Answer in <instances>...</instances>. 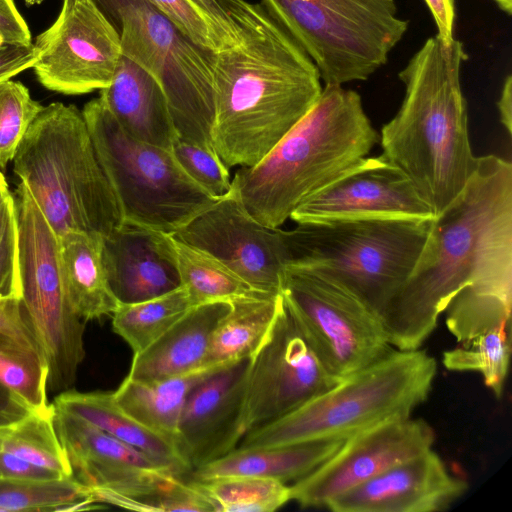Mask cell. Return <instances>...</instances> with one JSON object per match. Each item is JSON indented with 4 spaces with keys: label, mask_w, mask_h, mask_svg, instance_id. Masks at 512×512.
Segmentation results:
<instances>
[{
    "label": "cell",
    "mask_w": 512,
    "mask_h": 512,
    "mask_svg": "<svg viewBox=\"0 0 512 512\" xmlns=\"http://www.w3.org/2000/svg\"><path fill=\"white\" fill-rule=\"evenodd\" d=\"M465 287L512 300V164L495 155L478 157L463 191L433 218L410 277L381 315L390 345L418 349Z\"/></svg>",
    "instance_id": "cell-1"
},
{
    "label": "cell",
    "mask_w": 512,
    "mask_h": 512,
    "mask_svg": "<svg viewBox=\"0 0 512 512\" xmlns=\"http://www.w3.org/2000/svg\"><path fill=\"white\" fill-rule=\"evenodd\" d=\"M226 1L238 41L214 53L212 144L228 168L250 167L309 112L323 86L313 61L261 3Z\"/></svg>",
    "instance_id": "cell-2"
},
{
    "label": "cell",
    "mask_w": 512,
    "mask_h": 512,
    "mask_svg": "<svg viewBox=\"0 0 512 512\" xmlns=\"http://www.w3.org/2000/svg\"><path fill=\"white\" fill-rule=\"evenodd\" d=\"M461 41L428 38L399 71L405 94L381 130L382 155L414 184L434 216L463 191L477 167L468 134Z\"/></svg>",
    "instance_id": "cell-3"
},
{
    "label": "cell",
    "mask_w": 512,
    "mask_h": 512,
    "mask_svg": "<svg viewBox=\"0 0 512 512\" xmlns=\"http://www.w3.org/2000/svg\"><path fill=\"white\" fill-rule=\"evenodd\" d=\"M380 140L361 96L324 85L309 112L257 164L232 179L249 214L280 227L306 199L359 165Z\"/></svg>",
    "instance_id": "cell-4"
},
{
    "label": "cell",
    "mask_w": 512,
    "mask_h": 512,
    "mask_svg": "<svg viewBox=\"0 0 512 512\" xmlns=\"http://www.w3.org/2000/svg\"><path fill=\"white\" fill-rule=\"evenodd\" d=\"M21 179L59 236L84 231L105 236L123 224L82 111L51 103L36 116L14 156Z\"/></svg>",
    "instance_id": "cell-5"
},
{
    "label": "cell",
    "mask_w": 512,
    "mask_h": 512,
    "mask_svg": "<svg viewBox=\"0 0 512 512\" xmlns=\"http://www.w3.org/2000/svg\"><path fill=\"white\" fill-rule=\"evenodd\" d=\"M437 371L426 351L393 349L290 413L250 430L238 447H273L346 439L410 417L429 396Z\"/></svg>",
    "instance_id": "cell-6"
},
{
    "label": "cell",
    "mask_w": 512,
    "mask_h": 512,
    "mask_svg": "<svg viewBox=\"0 0 512 512\" xmlns=\"http://www.w3.org/2000/svg\"><path fill=\"white\" fill-rule=\"evenodd\" d=\"M433 219L355 218L286 230L288 266L327 277L380 318L410 277Z\"/></svg>",
    "instance_id": "cell-7"
},
{
    "label": "cell",
    "mask_w": 512,
    "mask_h": 512,
    "mask_svg": "<svg viewBox=\"0 0 512 512\" xmlns=\"http://www.w3.org/2000/svg\"><path fill=\"white\" fill-rule=\"evenodd\" d=\"M91 1L118 33L122 55L160 84L178 137L214 150V53L190 41L149 0Z\"/></svg>",
    "instance_id": "cell-8"
},
{
    "label": "cell",
    "mask_w": 512,
    "mask_h": 512,
    "mask_svg": "<svg viewBox=\"0 0 512 512\" xmlns=\"http://www.w3.org/2000/svg\"><path fill=\"white\" fill-rule=\"evenodd\" d=\"M82 113L124 224L173 234L217 201L186 174L171 150L128 135L100 97Z\"/></svg>",
    "instance_id": "cell-9"
},
{
    "label": "cell",
    "mask_w": 512,
    "mask_h": 512,
    "mask_svg": "<svg viewBox=\"0 0 512 512\" xmlns=\"http://www.w3.org/2000/svg\"><path fill=\"white\" fill-rule=\"evenodd\" d=\"M317 67L324 85L367 80L388 61L408 21L394 0H261Z\"/></svg>",
    "instance_id": "cell-10"
},
{
    "label": "cell",
    "mask_w": 512,
    "mask_h": 512,
    "mask_svg": "<svg viewBox=\"0 0 512 512\" xmlns=\"http://www.w3.org/2000/svg\"><path fill=\"white\" fill-rule=\"evenodd\" d=\"M13 197L20 301L48 365V391L61 393L72 388L85 357V321L75 314L66 293L58 235L23 182Z\"/></svg>",
    "instance_id": "cell-11"
},
{
    "label": "cell",
    "mask_w": 512,
    "mask_h": 512,
    "mask_svg": "<svg viewBox=\"0 0 512 512\" xmlns=\"http://www.w3.org/2000/svg\"><path fill=\"white\" fill-rule=\"evenodd\" d=\"M281 294L313 351L328 371L340 379L394 349L381 318L357 296L327 277L287 266Z\"/></svg>",
    "instance_id": "cell-12"
},
{
    "label": "cell",
    "mask_w": 512,
    "mask_h": 512,
    "mask_svg": "<svg viewBox=\"0 0 512 512\" xmlns=\"http://www.w3.org/2000/svg\"><path fill=\"white\" fill-rule=\"evenodd\" d=\"M341 380L320 361L283 300L270 335L249 361L241 416L244 435L290 413Z\"/></svg>",
    "instance_id": "cell-13"
},
{
    "label": "cell",
    "mask_w": 512,
    "mask_h": 512,
    "mask_svg": "<svg viewBox=\"0 0 512 512\" xmlns=\"http://www.w3.org/2000/svg\"><path fill=\"white\" fill-rule=\"evenodd\" d=\"M34 45L38 81L66 95L109 86L122 55L118 33L91 0H63L57 19Z\"/></svg>",
    "instance_id": "cell-14"
},
{
    "label": "cell",
    "mask_w": 512,
    "mask_h": 512,
    "mask_svg": "<svg viewBox=\"0 0 512 512\" xmlns=\"http://www.w3.org/2000/svg\"><path fill=\"white\" fill-rule=\"evenodd\" d=\"M54 425L73 478L97 503L133 507L155 494L172 474L170 464L128 445L53 405Z\"/></svg>",
    "instance_id": "cell-15"
},
{
    "label": "cell",
    "mask_w": 512,
    "mask_h": 512,
    "mask_svg": "<svg viewBox=\"0 0 512 512\" xmlns=\"http://www.w3.org/2000/svg\"><path fill=\"white\" fill-rule=\"evenodd\" d=\"M172 236L213 255L254 290L281 294L290 262L286 230L254 219L233 184L228 194Z\"/></svg>",
    "instance_id": "cell-16"
},
{
    "label": "cell",
    "mask_w": 512,
    "mask_h": 512,
    "mask_svg": "<svg viewBox=\"0 0 512 512\" xmlns=\"http://www.w3.org/2000/svg\"><path fill=\"white\" fill-rule=\"evenodd\" d=\"M433 428L423 419L388 421L345 439L320 466L290 486L301 507H325L340 494L432 448Z\"/></svg>",
    "instance_id": "cell-17"
},
{
    "label": "cell",
    "mask_w": 512,
    "mask_h": 512,
    "mask_svg": "<svg viewBox=\"0 0 512 512\" xmlns=\"http://www.w3.org/2000/svg\"><path fill=\"white\" fill-rule=\"evenodd\" d=\"M412 181L384 155L359 165L299 205L297 224L355 218L433 219Z\"/></svg>",
    "instance_id": "cell-18"
},
{
    "label": "cell",
    "mask_w": 512,
    "mask_h": 512,
    "mask_svg": "<svg viewBox=\"0 0 512 512\" xmlns=\"http://www.w3.org/2000/svg\"><path fill=\"white\" fill-rule=\"evenodd\" d=\"M249 361L217 370L189 393L179 419L177 445L191 471L226 455L244 437L241 416Z\"/></svg>",
    "instance_id": "cell-19"
},
{
    "label": "cell",
    "mask_w": 512,
    "mask_h": 512,
    "mask_svg": "<svg viewBox=\"0 0 512 512\" xmlns=\"http://www.w3.org/2000/svg\"><path fill=\"white\" fill-rule=\"evenodd\" d=\"M429 449L327 502L334 512H435L446 509L467 489Z\"/></svg>",
    "instance_id": "cell-20"
},
{
    "label": "cell",
    "mask_w": 512,
    "mask_h": 512,
    "mask_svg": "<svg viewBox=\"0 0 512 512\" xmlns=\"http://www.w3.org/2000/svg\"><path fill=\"white\" fill-rule=\"evenodd\" d=\"M102 259L120 304L149 300L181 287L172 234L123 223L102 237Z\"/></svg>",
    "instance_id": "cell-21"
},
{
    "label": "cell",
    "mask_w": 512,
    "mask_h": 512,
    "mask_svg": "<svg viewBox=\"0 0 512 512\" xmlns=\"http://www.w3.org/2000/svg\"><path fill=\"white\" fill-rule=\"evenodd\" d=\"M99 97L128 135L171 150L178 135L168 103L158 81L145 69L121 55L111 83Z\"/></svg>",
    "instance_id": "cell-22"
},
{
    "label": "cell",
    "mask_w": 512,
    "mask_h": 512,
    "mask_svg": "<svg viewBox=\"0 0 512 512\" xmlns=\"http://www.w3.org/2000/svg\"><path fill=\"white\" fill-rule=\"evenodd\" d=\"M229 309V301L191 307L151 345L134 354L127 377L156 381L206 367L212 333Z\"/></svg>",
    "instance_id": "cell-23"
},
{
    "label": "cell",
    "mask_w": 512,
    "mask_h": 512,
    "mask_svg": "<svg viewBox=\"0 0 512 512\" xmlns=\"http://www.w3.org/2000/svg\"><path fill=\"white\" fill-rule=\"evenodd\" d=\"M345 439L332 438L273 447H236L191 471L192 480L256 476L286 483L306 476L334 455Z\"/></svg>",
    "instance_id": "cell-24"
},
{
    "label": "cell",
    "mask_w": 512,
    "mask_h": 512,
    "mask_svg": "<svg viewBox=\"0 0 512 512\" xmlns=\"http://www.w3.org/2000/svg\"><path fill=\"white\" fill-rule=\"evenodd\" d=\"M102 237L84 231L59 236L66 293L73 311L84 321L112 315L120 305L106 276Z\"/></svg>",
    "instance_id": "cell-25"
},
{
    "label": "cell",
    "mask_w": 512,
    "mask_h": 512,
    "mask_svg": "<svg viewBox=\"0 0 512 512\" xmlns=\"http://www.w3.org/2000/svg\"><path fill=\"white\" fill-rule=\"evenodd\" d=\"M52 404L149 456L172 465L181 475L191 471L177 445L147 429L126 413L117 404L112 392L69 389L59 393Z\"/></svg>",
    "instance_id": "cell-26"
},
{
    "label": "cell",
    "mask_w": 512,
    "mask_h": 512,
    "mask_svg": "<svg viewBox=\"0 0 512 512\" xmlns=\"http://www.w3.org/2000/svg\"><path fill=\"white\" fill-rule=\"evenodd\" d=\"M282 307V294L253 292L231 300L212 333L204 366H225L254 356Z\"/></svg>",
    "instance_id": "cell-27"
},
{
    "label": "cell",
    "mask_w": 512,
    "mask_h": 512,
    "mask_svg": "<svg viewBox=\"0 0 512 512\" xmlns=\"http://www.w3.org/2000/svg\"><path fill=\"white\" fill-rule=\"evenodd\" d=\"M225 366H206L185 375L156 381L126 377L112 393L126 413L147 429L177 445L179 419L189 393Z\"/></svg>",
    "instance_id": "cell-28"
},
{
    "label": "cell",
    "mask_w": 512,
    "mask_h": 512,
    "mask_svg": "<svg viewBox=\"0 0 512 512\" xmlns=\"http://www.w3.org/2000/svg\"><path fill=\"white\" fill-rule=\"evenodd\" d=\"M190 41L218 53L238 41V24L226 0H149Z\"/></svg>",
    "instance_id": "cell-29"
},
{
    "label": "cell",
    "mask_w": 512,
    "mask_h": 512,
    "mask_svg": "<svg viewBox=\"0 0 512 512\" xmlns=\"http://www.w3.org/2000/svg\"><path fill=\"white\" fill-rule=\"evenodd\" d=\"M174 247L181 286L186 290L192 306L216 301L230 302L258 292L208 252L175 238Z\"/></svg>",
    "instance_id": "cell-30"
},
{
    "label": "cell",
    "mask_w": 512,
    "mask_h": 512,
    "mask_svg": "<svg viewBox=\"0 0 512 512\" xmlns=\"http://www.w3.org/2000/svg\"><path fill=\"white\" fill-rule=\"evenodd\" d=\"M53 414L52 404L48 410H31L22 418L0 426V448L65 478H73Z\"/></svg>",
    "instance_id": "cell-31"
},
{
    "label": "cell",
    "mask_w": 512,
    "mask_h": 512,
    "mask_svg": "<svg viewBox=\"0 0 512 512\" xmlns=\"http://www.w3.org/2000/svg\"><path fill=\"white\" fill-rule=\"evenodd\" d=\"M191 307L184 287L131 304H120L112 314L113 331L137 354L168 330Z\"/></svg>",
    "instance_id": "cell-32"
},
{
    "label": "cell",
    "mask_w": 512,
    "mask_h": 512,
    "mask_svg": "<svg viewBox=\"0 0 512 512\" xmlns=\"http://www.w3.org/2000/svg\"><path fill=\"white\" fill-rule=\"evenodd\" d=\"M511 322L489 330L443 353L450 371L478 372L496 397L503 392L511 355Z\"/></svg>",
    "instance_id": "cell-33"
},
{
    "label": "cell",
    "mask_w": 512,
    "mask_h": 512,
    "mask_svg": "<svg viewBox=\"0 0 512 512\" xmlns=\"http://www.w3.org/2000/svg\"><path fill=\"white\" fill-rule=\"evenodd\" d=\"M215 512H273L291 500L290 486L256 476H229L194 481Z\"/></svg>",
    "instance_id": "cell-34"
},
{
    "label": "cell",
    "mask_w": 512,
    "mask_h": 512,
    "mask_svg": "<svg viewBox=\"0 0 512 512\" xmlns=\"http://www.w3.org/2000/svg\"><path fill=\"white\" fill-rule=\"evenodd\" d=\"M90 490L74 478L46 482L0 479V511H77L95 504Z\"/></svg>",
    "instance_id": "cell-35"
},
{
    "label": "cell",
    "mask_w": 512,
    "mask_h": 512,
    "mask_svg": "<svg viewBox=\"0 0 512 512\" xmlns=\"http://www.w3.org/2000/svg\"><path fill=\"white\" fill-rule=\"evenodd\" d=\"M512 300L473 287L460 290L446 310V325L459 344L511 322Z\"/></svg>",
    "instance_id": "cell-36"
},
{
    "label": "cell",
    "mask_w": 512,
    "mask_h": 512,
    "mask_svg": "<svg viewBox=\"0 0 512 512\" xmlns=\"http://www.w3.org/2000/svg\"><path fill=\"white\" fill-rule=\"evenodd\" d=\"M48 375L42 355L0 345V383L32 410L45 411L52 407L48 402Z\"/></svg>",
    "instance_id": "cell-37"
},
{
    "label": "cell",
    "mask_w": 512,
    "mask_h": 512,
    "mask_svg": "<svg viewBox=\"0 0 512 512\" xmlns=\"http://www.w3.org/2000/svg\"><path fill=\"white\" fill-rule=\"evenodd\" d=\"M21 82H0V167L14 159L30 125L43 109Z\"/></svg>",
    "instance_id": "cell-38"
},
{
    "label": "cell",
    "mask_w": 512,
    "mask_h": 512,
    "mask_svg": "<svg viewBox=\"0 0 512 512\" xmlns=\"http://www.w3.org/2000/svg\"><path fill=\"white\" fill-rule=\"evenodd\" d=\"M171 151L186 174L215 199L224 197L231 189L229 168L214 150L180 139Z\"/></svg>",
    "instance_id": "cell-39"
},
{
    "label": "cell",
    "mask_w": 512,
    "mask_h": 512,
    "mask_svg": "<svg viewBox=\"0 0 512 512\" xmlns=\"http://www.w3.org/2000/svg\"><path fill=\"white\" fill-rule=\"evenodd\" d=\"M18 240L16 206L9 194L0 204V300L21 298Z\"/></svg>",
    "instance_id": "cell-40"
},
{
    "label": "cell",
    "mask_w": 512,
    "mask_h": 512,
    "mask_svg": "<svg viewBox=\"0 0 512 512\" xmlns=\"http://www.w3.org/2000/svg\"><path fill=\"white\" fill-rule=\"evenodd\" d=\"M0 345L21 348L43 356L18 299L0 300Z\"/></svg>",
    "instance_id": "cell-41"
},
{
    "label": "cell",
    "mask_w": 512,
    "mask_h": 512,
    "mask_svg": "<svg viewBox=\"0 0 512 512\" xmlns=\"http://www.w3.org/2000/svg\"><path fill=\"white\" fill-rule=\"evenodd\" d=\"M64 478L57 472L30 463L0 448V479L46 482Z\"/></svg>",
    "instance_id": "cell-42"
},
{
    "label": "cell",
    "mask_w": 512,
    "mask_h": 512,
    "mask_svg": "<svg viewBox=\"0 0 512 512\" xmlns=\"http://www.w3.org/2000/svg\"><path fill=\"white\" fill-rule=\"evenodd\" d=\"M38 51L31 44L0 43V82L33 67Z\"/></svg>",
    "instance_id": "cell-43"
},
{
    "label": "cell",
    "mask_w": 512,
    "mask_h": 512,
    "mask_svg": "<svg viewBox=\"0 0 512 512\" xmlns=\"http://www.w3.org/2000/svg\"><path fill=\"white\" fill-rule=\"evenodd\" d=\"M0 43H32L30 30L14 0H0Z\"/></svg>",
    "instance_id": "cell-44"
},
{
    "label": "cell",
    "mask_w": 512,
    "mask_h": 512,
    "mask_svg": "<svg viewBox=\"0 0 512 512\" xmlns=\"http://www.w3.org/2000/svg\"><path fill=\"white\" fill-rule=\"evenodd\" d=\"M437 27L436 36L444 43L450 44L453 36L456 10L454 0H424Z\"/></svg>",
    "instance_id": "cell-45"
},
{
    "label": "cell",
    "mask_w": 512,
    "mask_h": 512,
    "mask_svg": "<svg viewBox=\"0 0 512 512\" xmlns=\"http://www.w3.org/2000/svg\"><path fill=\"white\" fill-rule=\"evenodd\" d=\"M31 410L24 401L0 383V426L22 418Z\"/></svg>",
    "instance_id": "cell-46"
},
{
    "label": "cell",
    "mask_w": 512,
    "mask_h": 512,
    "mask_svg": "<svg viewBox=\"0 0 512 512\" xmlns=\"http://www.w3.org/2000/svg\"><path fill=\"white\" fill-rule=\"evenodd\" d=\"M500 121L508 134L512 133V76L508 74L503 82L497 101Z\"/></svg>",
    "instance_id": "cell-47"
},
{
    "label": "cell",
    "mask_w": 512,
    "mask_h": 512,
    "mask_svg": "<svg viewBox=\"0 0 512 512\" xmlns=\"http://www.w3.org/2000/svg\"><path fill=\"white\" fill-rule=\"evenodd\" d=\"M11 194L9 191L8 184L3 176V174L0 172V204L5 200V198Z\"/></svg>",
    "instance_id": "cell-48"
},
{
    "label": "cell",
    "mask_w": 512,
    "mask_h": 512,
    "mask_svg": "<svg viewBox=\"0 0 512 512\" xmlns=\"http://www.w3.org/2000/svg\"><path fill=\"white\" fill-rule=\"evenodd\" d=\"M508 16L512 14V0H493Z\"/></svg>",
    "instance_id": "cell-49"
}]
</instances>
